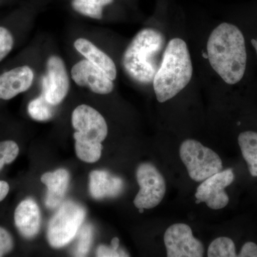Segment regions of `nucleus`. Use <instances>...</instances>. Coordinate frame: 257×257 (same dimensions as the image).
<instances>
[{"label": "nucleus", "mask_w": 257, "mask_h": 257, "mask_svg": "<svg viewBox=\"0 0 257 257\" xmlns=\"http://www.w3.org/2000/svg\"><path fill=\"white\" fill-rule=\"evenodd\" d=\"M207 50L211 67L225 82L235 84L241 80L247 56L244 37L237 27L229 23L216 27L208 40Z\"/></svg>", "instance_id": "1"}, {"label": "nucleus", "mask_w": 257, "mask_h": 257, "mask_svg": "<svg viewBox=\"0 0 257 257\" xmlns=\"http://www.w3.org/2000/svg\"><path fill=\"white\" fill-rule=\"evenodd\" d=\"M165 35L155 29L139 32L126 47L122 57L126 73L143 84L153 82L166 48Z\"/></svg>", "instance_id": "2"}, {"label": "nucleus", "mask_w": 257, "mask_h": 257, "mask_svg": "<svg viewBox=\"0 0 257 257\" xmlns=\"http://www.w3.org/2000/svg\"><path fill=\"white\" fill-rule=\"evenodd\" d=\"M193 67L187 44L175 38L166 47L160 68L153 80L154 90L161 103L170 100L187 87Z\"/></svg>", "instance_id": "3"}, {"label": "nucleus", "mask_w": 257, "mask_h": 257, "mask_svg": "<svg viewBox=\"0 0 257 257\" xmlns=\"http://www.w3.org/2000/svg\"><path fill=\"white\" fill-rule=\"evenodd\" d=\"M179 156L192 180L200 182L222 170L220 157L209 147L194 140L181 145Z\"/></svg>", "instance_id": "4"}, {"label": "nucleus", "mask_w": 257, "mask_h": 257, "mask_svg": "<svg viewBox=\"0 0 257 257\" xmlns=\"http://www.w3.org/2000/svg\"><path fill=\"white\" fill-rule=\"evenodd\" d=\"M85 216V209L80 204L72 201L64 202L49 223L47 239L50 246L61 248L70 242L78 233Z\"/></svg>", "instance_id": "5"}, {"label": "nucleus", "mask_w": 257, "mask_h": 257, "mask_svg": "<svg viewBox=\"0 0 257 257\" xmlns=\"http://www.w3.org/2000/svg\"><path fill=\"white\" fill-rule=\"evenodd\" d=\"M72 124L75 130V143L97 145L101 144L107 136L105 119L99 111L87 104L75 108L72 112Z\"/></svg>", "instance_id": "6"}, {"label": "nucleus", "mask_w": 257, "mask_h": 257, "mask_svg": "<svg viewBox=\"0 0 257 257\" xmlns=\"http://www.w3.org/2000/svg\"><path fill=\"white\" fill-rule=\"evenodd\" d=\"M140 191L134 204L138 209H150L156 207L166 194V182L163 176L151 163L139 165L136 172Z\"/></svg>", "instance_id": "7"}, {"label": "nucleus", "mask_w": 257, "mask_h": 257, "mask_svg": "<svg viewBox=\"0 0 257 257\" xmlns=\"http://www.w3.org/2000/svg\"><path fill=\"white\" fill-rule=\"evenodd\" d=\"M164 241L168 257H202L204 255V245L193 236L189 225H171L166 230Z\"/></svg>", "instance_id": "8"}, {"label": "nucleus", "mask_w": 257, "mask_h": 257, "mask_svg": "<svg viewBox=\"0 0 257 257\" xmlns=\"http://www.w3.org/2000/svg\"><path fill=\"white\" fill-rule=\"evenodd\" d=\"M232 169H226L202 181L195 193L196 203L204 202L211 209H223L229 204V197L225 188L234 180Z\"/></svg>", "instance_id": "9"}, {"label": "nucleus", "mask_w": 257, "mask_h": 257, "mask_svg": "<svg viewBox=\"0 0 257 257\" xmlns=\"http://www.w3.org/2000/svg\"><path fill=\"white\" fill-rule=\"evenodd\" d=\"M69 79L64 61L52 55L47 62V73L42 80V92L53 105L60 104L68 94Z\"/></svg>", "instance_id": "10"}, {"label": "nucleus", "mask_w": 257, "mask_h": 257, "mask_svg": "<svg viewBox=\"0 0 257 257\" xmlns=\"http://www.w3.org/2000/svg\"><path fill=\"white\" fill-rule=\"evenodd\" d=\"M72 78L80 87H88L93 92L108 94L114 89L113 81L105 72L87 60H81L72 67Z\"/></svg>", "instance_id": "11"}, {"label": "nucleus", "mask_w": 257, "mask_h": 257, "mask_svg": "<svg viewBox=\"0 0 257 257\" xmlns=\"http://www.w3.org/2000/svg\"><path fill=\"white\" fill-rule=\"evenodd\" d=\"M34 72L28 66H22L0 75V99L9 100L31 87Z\"/></svg>", "instance_id": "12"}, {"label": "nucleus", "mask_w": 257, "mask_h": 257, "mask_svg": "<svg viewBox=\"0 0 257 257\" xmlns=\"http://www.w3.org/2000/svg\"><path fill=\"white\" fill-rule=\"evenodd\" d=\"M15 222L20 234L26 239L35 237L41 226V213L35 200L23 201L15 211Z\"/></svg>", "instance_id": "13"}, {"label": "nucleus", "mask_w": 257, "mask_h": 257, "mask_svg": "<svg viewBox=\"0 0 257 257\" xmlns=\"http://www.w3.org/2000/svg\"><path fill=\"white\" fill-rule=\"evenodd\" d=\"M122 188V180L106 171L94 170L89 175V192L94 199L116 197Z\"/></svg>", "instance_id": "14"}, {"label": "nucleus", "mask_w": 257, "mask_h": 257, "mask_svg": "<svg viewBox=\"0 0 257 257\" xmlns=\"http://www.w3.org/2000/svg\"><path fill=\"white\" fill-rule=\"evenodd\" d=\"M41 182L47 186V207L50 209L58 207L63 200L69 183L68 171L59 169L53 172H47L41 177Z\"/></svg>", "instance_id": "15"}, {"label": "nucleus", "mask_w": 257, "mask_h": 257, "mask_svg": "<svg viewBox=\"0 0 257 257\" xmlns=\"http://www.w3.org/2000/svg\"><path fill=\"white\" fill-rule=\"evenodd\" d=\"M74 46L77 52L85 57L86 60L105 72L109 79L112 81L116 79V68L114 62L92 42L86 39L79 38L74 42Z\"/></svg>", "instance_id": "16"}, {"label": "nucleus", "mask_w": 257, "mask_h": 257, "mask_svg": "<svg viewBox=\"0 0 257 257\" xmlns=\"http://www.w3.org/2000/svg\"><path fill=\"white\" fill-rule=\"evenodd\" d=\"M241 154L252 177H257V133L246 131L241 133L238 138Z\"/></svg>", "instance_id": "17"}, {"label": "nucleus", "mask_w": 257, "mask_h": 257, "mask_svg": "<svg viewBox=\"0 0 257 257\" xmlns=\"http://www.w3.org/2000/svg\"><path fill=\"white\" fill-rule=\"evenodd\" d=\"M112 2L113 0H73L72 8L79 14L101 20L103 8Z\"/></svg>", "instance_id": "18"}, {"label": "nucleus", "mask_w": 257, "mask_h": 257, "mask_svg": "<svg viewBox=\"0 0 257 257\" xmlns=\"http://www.w3.org/2000/svg\"><path fill=\"white\" fill-rule=\"evenodd\" d=\"M55 106L49 102L42 94L30 101L28 105V113L32 119L36 121H48L55 114Z\"/></svg>", "instance_id": "19"}, {"label": "nucleus", "mask_w": 257, "mask_h": 257, "mask_svg": "<svg viewBox=\"0 0 257 257\" xmlns=\"http://www.w3.org/2000/svg\"><path fill=\"white\" fill-rule=\"evenodd\" d=\"M207 256L209 257L237 256L234 241L226 236L216 238L209 245L208 248Z\"/></svg>", "instance_id": "20"}, {"label": "nucleus", "mask_w": 257, "mask_h": 257, "mask_svg": "<svg viewBox=\"0 0 257 257\" xmlns=\"http://www.w3.org/2000/svg\"><path fill=\"white\" fill-rule=\"evenodd\" d=\"M103 147L101 144L90 145L75 143V150L79 160L87 163H94L100 159Z\"/></svg>", "instance_id": "21"}, {"label": "nucleus", "mask_w": 257, "mask_h": 257, "mask_svg": "<svg viewBox=\"0 0 257 257\" xmlns=\"http://www.w3.org/2000/svg\"><path fill=\"white\" fill-rule=\"evenodd\" d=\"M93 239V228L92 225L85 224L80 228L77 237V245L74 250V256H87Z\"/></svg>", "instance_id": "22"}, {"label": "nucleus", "mask_w": 257, "mask_h": 257, "mask_svg": "<svg viewBox=\"0 0 257 257\" xmlns=\"http://www.w3.org/2000/svg\"><path fill=\"white\" fill-rule=\"evenodd\" d=\"M20 152L18 144L14 141H8L0 143V170L5 165L12 163L16 160Z\"/></svg>", "instance_id": "23"}, {"label": "nucleus", "mask_w": 257, "mask_h": 257, "mask_svg": "<svg viewBox=\"0 0 257 257\" xmlns=\"http://www.w3.org/2000/svg\"><path fill=\"white\" fill-rule=\"evenodd\" d=\"M96 256L99 257L128 256L124 250L119 248V239L113 238L110 246L100 245L96 251Z\"/></svg>", "instance_id": "24"}, {"label": "nucleus", "mask_w": 257, "mask_h": 257, "mask_svg": "<svg viewBox=\"0 0 257 257\" xmlns=\"http://www.w3.org/2000/svg\"><path fill=\"white\" fill-rule=\"evenodd\" d=\"M14 45L13 35L8 29L0 27V62L4 60Z\"/></svg>", "instance_id": "25"}, {"label": "nucleus", "mask_w": 257, "mask_h": 257, "mask_svg": "<svg viewBox=\"0 0 257 257\" xmlns=\"http://www.w3.org/2000/svg\"><path fill=\"white\" fill-rule=\"evenodd\" d=\"M14 246L13 238L8 231L0 227V256L10 252Z\"/></svg>", "instance_id": "26"}, {"label": "nucleus", "mask_w": 257, "mask_h": 257, "mask_svg": "<svg viewBox=\"0 0 257 257\" xmlns=\"http://www.w3.org/2000/svg\"><path fill=\"white\" fill-rule=\"evenodd\" d=\"M237 256L257 257V245L251 241L245 243Z\"/></svg>", "instance_id": "27"}, {"label": "nucleus", "mask_w": 257, "mask_h": 257, "mask_svg": "<svg viewBox=\"0 0 257 257\" xmlns=\"http://www.w3.org/2000/svg\"><path fill=\"white\" fill-rule=\"evenodd\" d=\"M10 191V186L8 182L0 181V202L4 200Z\"/></svg>", "instance_id": "28"}, {"label": "nucleus", "mask_w": 257, "mask_h": 257, "mask_svg": "<svg viewBox=\"0 0 257 257\" xmlns=\"http://www.w3.org/2000/svg\"><path fill=\"white\" fill-rule=\"evenodd\" d=\"M251 44H252L253 47H254L255 50H256L257 54V39H255V40H251Z\"/></svg>", "instance_id": "29"}, {"label": "nucleus", "mask_w": 257, "mask_h": 257, "mask_svg": "<svg viewBox=\"0 0 257 257\" xmlns=\"http://www.w3.org/2000/svg\"><path fill=\"white\" fill-rule=\"evenodd\" d=\"M202 55H203V57H204V58H207L208 59V55H207V53H205V52H203L202 53Z\"/></svg>", "instance_id": "30"}]
</instances>
